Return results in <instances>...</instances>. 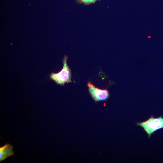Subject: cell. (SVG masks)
<instances>
[{"mask_svg":"<svg viewBox=\"0 0 163 163\" xmlns=\"http://www.w3.org/2000/svg\"><path fill=\"white\" fill-rule=\"evenodd\" d=\"M68 58L66 56H64L63 60V67L61 71L57 73L52 72L50 75L51 80L61 85L72 82L71 71L67 64Z\"/></svg>","mask_w":163,"mask_h":163,"instance_id":"6da1fadb","label":"cell"},{"mask_svg":"<svg viewBox=\"0 0 163 163\" xmlns=\"http://www.w3.org/2000/svg\"><path fill=\"white\" fill-rule=\"evenodd\" d=\"M137 125L142 127L150 138L155 131L163 128V117L161 116L158 118H154L151 116L147 120L138 123Z\"/></svg>","mask_w":163,"mask_h":163,"instance_id":"7a4b0ae2","label":"cell"},{"mask_svg":"<svg viewBox=\"0 0 163 163\" xmlns=\"http://www.w3.org/2000/svg\"><path fill=\"white\" fill-rule=\"evenodd\" d=\"M87 86L90 94L96 102L106 101L109 97V93L107 90L97 88L90 82L88 83Z\"/></svg>","mask_w":163,"mask_h":163,"instance_id":"3957f363","label":"cell"},{"mask_svg":"<svg viewBox=\"0 0 163 163\" xmlns=\"http://www.w3.org/2000/svg\"><path fill=\"white\" fill-rule=\"evenodd\" d=\"M13 149V146L8 143L0 147V162L14 155Z\"/></svg>","mask_w":163,"mask_h":163,"instance_id":"277c9868","label":"cell"},{"mask_svg":"<svg viewBox=\"0 0 163 163\" xmlns=\"http://www.w3.org/2000/svg\"><path fill=\"white\" fill-rule=\"evenodd\" d=\"M82 2L86 4H89L94 3L98 0H79Z\"/></svg>","mask_w":163,"mask_h":163,"instance_id":"5b68a950","label":"cell"}]
</instances>
